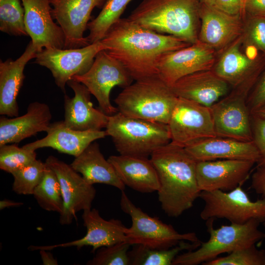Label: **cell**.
I'll use <instances>...</instances> for the list:
<instances>
[{
	"instance_id": "6da1fadb",
	"label": "cell",
	"mask_w": 265,
	"mask_h": 265,
	"mask_svg": "<svg viewBox=\"0 0 265 265\" xmlns=\"http://www.w3.org/2000/svg\"><path fill=\"white\" fill-rule=\"evenodd\" d=\"M101 41L105 51L135 80L158 76V63L163 54L191 45L174 36L145 28L128 18L118 20Z\"/></svg>"
},
{
	"instance_id": "7a4b0ae2",
	"label": "cell",
	"mask_w": 265,
	"mask_h": 265,
	"mask_svg": "<svg viewBox=\"0 0 265 265\" xmlns=\"http://www.w3.org/2000/svg\"><path fill=\"white\" fill-rule=\"evenodd\" d=\"M159 177V201L164 212L177 217L191 208L201 192L196 178L197 161L185 147L170 142L150 156Z\"/></svg>"
},
{
	"instance_id": "3957f363",
	"label": "cell",
	"mask_w": 265,
	"mask_h": 265,
	"mask_svg": "<svg viewBox=\"0 0 265 265\" xmlns=\"http://www.w3.org/2000/svg\"><path fill=\"white\" fill-rule=\"evenodd\" d=\"M200 5V0H142L128 18L192 44L199 40Z\"/></svg>"
},
{
	"instance_id": "277c9868",
	"label": "cell",
	"mask_w": 265,
	"mask_h": 265,
	"mask_svg": "<svg viewBox=\"0 0 265 265\" xmlns=\"http://www.w3.org/2000/svg\"><path fill=\"white\" fill-rule=\"evenodd\" d=\"M178 97L159 76L135 80L114 100L122 114L168 124Z\"/></svg>"
},
{
	"instance_id": "5b68a950",
	"label": "cell",
	"mask_w": 265,
	"mask_h": 265,
	"mask_svg": "<svg viewBox=\"0 0 265 265\" xmlns=\"http://www.w3.org/2000/svg\"><path fill=\"white\" fill-rule=\"evenodd\" d=\"M120 155L147 158L171 141L167 124L126 116H109L106 128Z\"/></svg>"
},
{
	"instance_id": "8992f818",
	"label": "cell",
	"mask_w": 265,
	"mask_h": 265,
	"mask_svg": "<svg viewBox=\"0 0 265 265\" xmlns=\"http://www.w3.org/2000/svg\"><path fill=\"white\" fill-rule=\"evenodd\" d=\"M214 219L207 220L209 240L201 242L195 250L179 254L172 265H197L214 259L223 253H230L238 249L253 245L265 238L264 232L259 229L261 223L252 219L243 224L231 223L215 229Z\"/></svg>"
},
{
	"instance_id": "52a82bcc",
	"label": "cell",
	"mask_w": 265,
	"mask_h": 265,
	"mask_svg": "<svg viewBox=\"0 0 265 265\" xmlns=\"http://www.w3.org/2000/svg\"><path fill=\"white\" fill-rule=\"evenodd\" d=\"M120 207L131 218L132 225L125 231V241L131 245L141 244L162 250L172 248L182 240L201 241L194 232L179 233L171 225L163 223L157 217L150 216L135 206L124 191H121Z\"/></svg>"
},
{
	"instance_id": "ba28073f",
	"label": "cell",
	"mask_w": 265,
	"mask_h": 265,
	"mask_svg": "<svg viewBox=\"0 0 265 265\" xmlns=\"http://www.w3.org/2000/svg\"><path fill=\"white\" fill-rule=\"evenodd\" d=\"M199 198L205 204L200 214L204 220L225 218L235 224H243L252 219L261 223L265 221V197L252 201L241 186L228 192L202 191Z\"/></svg>"
},
{
	"instance_id": "9c48e42d",
	"label": "cell",
	"mask_w": 265,
	"mask_h": 265,
	"mask_svg": "<svg viewBox=\"0 0 265 265\" xmlns=\"http://www.w3.org/2000/svg\"><path fill=\"white\" fill-rule=\"evenodd\" d=\"M71 80L84 85L97 99L100 109L108 116L118 112L110 101V93L115 86L123 88L133 80L125 67L105 50L97 54L90 68L84 74Z\"/></svg>"
},
{
	"instance_id": "30bf717a",
	"label": "cell",
	"mask_w": 265,
	"mask_h": 265,
	"mask_svg": "<svg viewBox=\"0 0 265 265\" xmlns=\"http://www.w3.org/2000/svg\"><path fill=\"white\" fill-rule=\"evenodd\" d=\"M105 49L101 41L76 49L45 48L37 53L34 62L48 68L56 85L65 93L67 82L85 74L98 53Z\"/></svg>"
},
{
	"instance_id": "8fae6325",
	"label": "cell",
	"mask_w": 265,
	"mask_h": 265,
	"mask_svg": "<svg viewBox=\"0 0 265 265\" xmlns=\"http://www.w3.org/2000/svg\"><path fill=\"white\" fill-rule=\"evenodd\" d=\"M167 125L171 142L185 148L217 136L210 108L180 97Z\"/></svg>"
},
{
	"instance_id": "7c38bea8",
	"label": "cell",
	"mask_w": 265,
	"mask_h": 265,
	"mask_svg": "<svg viewBox=\"0 0 265 265\" xmlns=\"http://www.w3.org/2000/svg\"><path fill=\"white\" fill-rule=\"evenodd\" d=\"M248 95L243 90L235 89L210 107L217 136L253 141L251 114L246 103Z\"/></svg>"
},
{
	"instance_id": "4fadbf2b",
	"label": "cell",
	"mask_w": 265,
	"mask_h": 265,
	"mask_svg": "<svg viewBox=\"0 0 265 265\" xmlns=\"http://www.w3.org/2000/svg\"><path fill=\"white\" fill-rule=\"evenodd\" d=\"M46 164L55 173L59 180L63 200V209L59 214L62 225L71 224L80 211L91 209L96 191L71 166L53 156H49Z\"/></svg>"
},
{
	"instance_id": "5bb4252c",
	"label": "cell",
	"mask_w": 265,
	"mask_h": 265,
	"mask_svg": "<svg viewBox=\"0 0 265 265\" xmlns=\"http://www.w3.org/2000/svg\"><path fill=\"white\" fill-rule=\"evenodd\" d=\"M215 61V50L198 40L187 47L163 54L158 63V76L171 87L186 75L212 69Z\"/></svg>"
},
{
	"instance_id": "9a60e30c",
	"label": "cell",
	"mask_w": 265,
	"mask_h": 265,
	"mask_svg": "<svg viewBox=\"0 0 265 265\" xmlns=\"http://www.w3.org/2000/svg\"><path fill=\"white\" fill-rule=\"evenodd\" d=\"M242 43L241 35L228 46L212 70L235 89L250 92L265 66V55L249 57L241 50Z\"/></svg>"
},
{
	"instance_id": "2e32d148",
	"label": "cell",
	"mask_w": 265,
	"mask_h": 265,
	"mask_svg": "<svg viewBox=\"0 0 265 265\" xmlns=\"http://www.w3.org/2000/svg\"><path fill=\"white\" fill-rule=\"evenodd\" d=\"M107 0H51L53 19L62 28L65 38L64 49L89 45L83 34L95 7L103 8Z\"/></svg>"
},
{
	"instance_id": "e0dca14e",
	"label": "cell",
	"mask_w": 265,
	"mask_h": 265,
	"mask_svg": "<svg viewBox=\"0 0 265 265\" xmlns=\"http://www.w3.org/2000/svg\"><path fill=\"white\" fill-rule=\"evenodd\" d=\"M82 218L86 228V235L81 238L68 242L44 246H30L31 251L44 249L51 250L56 248L76 247L80 249L83 246L92 247V252L126 241V227L118 219L107 220L99 214L98 210L90 209L83 211Z\"/></svg>"
},
{
	"instance_id": "ac0fdd59",
	"label": "cell",
	"mask_w": 265,
	"mask_h": 265,
	"mask_svg": "<svg viewBox=\"0 0 265 265\" xmlns=\"http://www.w3.org/2000/svg\"><path fill=\"white\" fill-rule=\"evenodd\" d=\"M26 32L39 52L45 48L64 49L62 28L53 22L51 0H22Z\"/></svg>"
},
{
	"instance_id": "d6986e66",
	"label": "cell",
	"mask_w": 265,
	"mask_h": 265,
	"mask_svg": "<svg viewBox=\"0 0 265 265\" xmlns=\"http://www.w3.org/2000/svg\"><path fill=\"white\" fill-rule=\"evenodd\" d=\"M255 162L241 159H217L197 162L196 178L200 190L224 191L243 183Z\"/></svg>"
},
{
	"instance_id": "ffe728a7",
	"label": "cell",
	"mask_w": 265,
	"mask_h": 265,
	"mask_svg": "<svg viewBox=\"0 0 265 265\" xmlns=\"http://www.w3.org/2000/svg\"><path fill=\"white\" fill-rule=\"evenodd\" d=\"M67 84L74 91L75 95L73 98L64 95L65 124L71 129L80 131L106 128L109 116L101 109L93 107L87 88L73 80H69Z\"/></svg>"
},
{
	"instance_id": "44dd1931",
	"label": "cell",
	"mask_w": 265,
	"mask_h": 265,
	"mask_svg": "<svg viewBox=\"0 0 265 265\" xmlns=\"http://www.w3.org/2000/svg\"><path fill=\"white\" fill-rule=\"evenodd\" d=\"M198 40L214 50L223 49L241 35L240 15H232L201 2Z\"/></svg>"
},
{
	"instance_id": "7402d4cb",
	"label": "cell",
	"mask_w": 265,
	"mask_h": 265,
	"mask_svg": "<svg viewBox=\"0 0 265 265\" xmlns=\"http://www.w3.org/2000/svg\"><path fill=\"white\" fill-rule=\"evenodd\" d=\"M171 88L178 97L210 107L227 95L229 84L211 69L186 75Z\"/></svg>"
},
{
	"instance_id": "603a6c76",
	"label": "cell",
	"mask_w": 265,
	"mask_h": 265,
	"mask_svg": "<svg viewBox=\"0 0 265 265\" xmlns=\"http://www.w3.org/2000/svg\"><path fill=\"white\" fill-rule=\"evenodd\" d=\"M46 132L45 137L23 147L33 151L50 147L59 153L76 157L95 140L107 136L106 131H80L71 129L65 124L63 120L51 123Z\"/></svg>"
},
{
	"instance_id": "cb8c5ba5",
	"label": "cell",
	"mask_w": 265,
	"mask_h": 265,
	"mask_svg": "<svg viewBox=\"0 0 265 265\" xmlns=\"http://www.w3.org/2000/svg\"><path fill=\"white\" fill-rule=\"evenodd\" d=\"M52 114L49 106L45 103H30L24 115L15 117L2 116L0 118V146L17 143L25 138L47 132Z\"/></svg>"
},
{
	"instance_id": "d4e9b609",
	"label": "cell",
	"mask_w": 265,
	"mask_h": 265,
	"mask_svg": "<svg viewBox=\"0 0 265 265\" xmlns=\"http://www.w3.org/2000/svg\"><path fill=\"white\" fill-rule=\"evenodd\" d=\"M37 49L31 41L23 54L17 59L9 58L0 62V114L15 117L19 115L17 98L23 86L27 63L35 58Z\"/></svg>"
},
{
	"instance_id": "484cf974",
	"label": "cell",
	"mask_w": 265,
	"mask_h": 265,
	"mask_svg": "<svg viewBox=\"0 0 265 265\" xmlns=\"http://www.w3.org/2000/svg\"><path fill=\"white\" fill-rule=\"evenodd\" d=\"M186 149L197 161L241 159L256 163L259 158L253 141H242L217 136L201 140Z\"/></svg>"
},
{
	"instance_id": "4316f807",
	"label": "cell",
	"mask_w": 265,
	"mask_h": 265,
	"mask_svg": "<svg viewBox=\"0 0 265 265\" xmlns=\"http://www.w3.org/2000/svg\"><path fill=\"white\" fill-rule=\"evenodd\" d=\"M107 159L125 186L141 193L159 190L158 175L150 159L120 155L110 156Z\"/></svg>"
},
{
	"instance_id": "83f0119b",
	"label": "cell",
	"mask_w": 265,
	"mask_h": 265,
	"mask_svg": "<svg viewBox=\"0 0 265 265\" xmlns=\"http://www.w3.org/2000/svg\"><path fill=\"white\" fill-rule=\"evenodd\" d=\"M85 181L93 185L103 184L124 191L125 185L117 175L112 164L106 159L97 142L90 144L70 164Z\"/></svg>"
},
{
	"instance_id": "f1b7e54d",
	"label": "cell",
	"mask_w": 265,
	"mask_h": 265,
	"mask_svg": "<svg viewBox=\"0 0 265 265\" xmlns=\"http://www.w3.org/2000/svg\"><path fill=\"white\" fill-rule=\"evenodd\" d=\"M180 241L167 249H156L141 244H134L128 252L132 265H172L174 259L183 251L193 250L199 247L201 242Z\"/></svg>"
},
{
	"instance_id": "f546056e",
	"label": "cell",
	"mask_w": 265,
	"mask_h": 265,
	"mask_svg": "<svg viewBox=\"0 0 265 265\" xmlns=\"http://www.w3.org/2000/svg\"><path fill=\"white\" fill-rule=\"evenodd\" d=\"M132 0H107L98 15L87 25L86 37L89 44L102 40L110 27L121 18L128 4Z\"/></svg>"
},
{
	"instance_id": "4dcf8cb0",
	"label": "cell",
	"mask_w": 265,
	"mask_h": 265,
	"mask_svg": "<svg viewBox=\"0 0 265 265\" xmlns=\"http://www.w3.org/2000/svg\"><path fill=\"white\" fill-rule=\"evenodd\" d=\"M32 195L43 210L59 214L62 212L63 200L60 183L55 173L47 165L43 178Z\"/></svg>"
},
{
	"instance_id": "1f68e13d",
	"label": "cell",
	"mask_w": 265,
	"mask_h": 265,
	"mask_svg": "<svg viewBox=\"0 0 265 265\" xmlns=\"http://www.w3.org/2000/svg\"><path fill=\"white\" fill-rule=\"evenodd\" d=\"M22 0H0V30L15 36L28 35Z\"/></svg>"
},
{
	"instance_id": "d6a6232c",
	"label": "cell",
	"mask_w": 265,
	"mask_h": 265,
	"mask_svg": "<svg viewBox=\"0 0 265 265\" xmlns=\"http://www.w3.org/2000/svg\"><path fill=\"white\" fill-rule=\"evenodd\" d=\"M45 162L36 159L32 163L12 173V190L20 195H32L41 181L46 169Z\"/></svg>"
},
{
	"instance_id": "836d02e7",
	"label": "cell",
	"mask_w": 265,
	"mask_h": 265,
	"mask_svg": "<svg viewBox=\"0 0 265 265\" xmlns=\"http://www.w3.org/2000/svg\"><path fill=\"white\" fill-rule=\"evenodd\" d=\"M36 159L35 151L19 147L16 143L0 146V169L12 174Z\"/></svg>"
},
{
	"instance_id": "e575fe53",
	"label": "cell",
	"mask_w": 265,
	"mask_h": 265,
	"mask_svg": "<svg viewBox=\"0 0 265 265\" xmlns=\"http://www.w3.org/2000/svg\"><path fill=\"white\" fill-rule=\"evenodd\" d=\"M203 265H265V250L255 245L235 250L228 255L217 257Z\"/></svg>"
},
{
	"instance_id": "d590c367",
	"label": "cell",
	"mask_w": 265,
	"mask_h": 265,
	"mask_svg": "<svg viewBox=\"0 0 265 265\" xmlns=\"http://www.w3.org/2000/svg\"><path fill=\"white\" fill-rule=\"evenodd\" d=\"M131 245L123 241L99 249L96 255L86 265H130L128 255Z\"/></svg>"
},
{
	"instance_id": "8d00e7d4",
	"label": "cell",
	"mask_w": 265,
	"mask_h": 265,
	"mask_svg": "<svg viewBox=\"0 0 265 265\" xmlns=\"http://www.w3.org/2000/svg\"><path fill=\"white\" fill-rule=\"evenodd\" d=\"M241 36L245 44L265 55V17L249 16Z\"/></svg>"
},
{
	"instance_id": "74e56055",
	"label": "cell",
	"mask_w": 265,
	"mask_h": 265,
	"mask_svg": "<svg viewBox=\"0 0 265 265\" xmlns=\"http://www.w3.org/2000/svg\"><path fill=\"white\" fill-rule=\"evenodd\" d=\"M253 141L259 154L257 166L265 167V118L251 115Z\"/></svg>"
},
{
	"instance_id": "f35d334b",
	"label": "cell",
	"mask_w": 265,
	"mask_h": 265,
	"mask_svg": "<svg viewBox=\"0 0 265 265\" xmlns=\"http://www.w3.org/2000/svg\"><path fill=\"white\" fill-rule=\"evenodd\" d=\"M246 103L251 115L265 106V66L249 92Z\"/></svg>"
},
{
	"instance_id": "ab89813d",
	"label": "cell",
	"mask_w": 265,
	"mask_h": 265,
	"mask_svg": "<svg viewBox=\"0 0 265 265\" xmlns=\"http://www.w3.org/2000/svg\"><path fill=\"white\" fill-rule=\"evenodd\" d=\"M251 187L257 193L265 197V167L257 166L251 177ZM263 225L265 236V221Z\"/></svg>"
},
{
	"instance_id": "60d3db41",
	"label": "cell",
	"mask_w": 265,
	"mask_h": 265,
	"mask_svg": "<svg viewBox=\"0 0 265 265\" xmlns=\"http://www.w3.org/2000/svg\"><path fill=\"white\" fill-rule=\"evenodd\" d=\"M214 7L232 15H240L241 0H216Z\"/></svg>"
},
{
	"instance_id": "b9f144b4",
	"label": "cell",
	"mask_w": 265,
	"mask_h": 265,
	"mask_svg": "<svg viewBox=\"0 0 265 265\" xmlns=\"http://www.w3.org/2000/svg\"><path fill=\"white\" fill-rule=\"evenodd\" d=\"M244 13L246 17H265V0H246Z\"/></svg>"
},
{
	"instance_id": "7bdbcfd3",
	"label": "cell",
	"mask_w": 265,
	"mask_h": 265,
	"mask_svg": "<svg viewBox=\"0 0 265 265\" xmlns=\"http://www.w3.org/2000/svg\"><path fill=\"white\" fill-rule=\"evenodd\" d=\"M39 251L43 265H58L57 261L54 258L53 255L49 250L40 249Z\"/></svg>"
},
{
	"instance_id": "ee69618b",
	"label": "cell",
	"mask_w": 265,
	"mask_h": 265,
	"mask_svg": "<svg viewBox=\"0 0 265 265\" xmlns=\"http://www.w3.org/2000/svg\"><path fill=\"white\" fill-rule=\"evenodd\" d=\"M23 203L15 202L8 199H3L0 201V210L9 208L11 207H15L22 205Z\"/></svg>"
},
{
	"instance_id": "f6af8a7d",
	"label": "cell",
	"mask_w": 265,
	"mask_h": 265,
	"mask_svg": "<svg viewBox=\"0 0 265 265\" xmlns=\"http://www.w3.org/2000/svg\"><path fill=\"white\" fill-rule=\"evenodd\" d=\"M252 115H255L260 117L265 118V106Z\"/></svg>"
},
{
	"instance_id": "bcb514c9",
	"label": "cell",
	"mask_w": 265,
	"mask_h": 265,
	"mask_svg": "<svg viewBox=\"0 0 265 265\" xmlns=\"http://www.w3.org/2000/svg\"><path fill=\"white\" fill-rule=\"evenodd\" d=\"M200 1L206 5L214 7L216 0H200Z\"/></svg>"
},
{
	"instance_id": "7dc6e473",
	"label": "cell",
	"mask_w": 265,
	"mask_h": 265,
	"mask_svg": "<svg viewBox=\"0 0 265 265\" xmlns=\"http://www.w3.org/2000/svg\"><path fill=\"white\" fill-rule=\"evenodd\" d=\"M246 0H241V13H240V17L241 18H243V19H245L246 16L244 13V6L245 4Z\"/></svg>"
}]
</instances>
